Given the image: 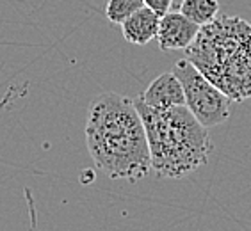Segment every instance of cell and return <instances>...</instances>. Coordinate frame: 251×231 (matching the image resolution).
Instances as JSON below:
<instances>
[{
	"mask_svg": "<svg viewBox=\"0 0 251 231\" xmlns=\"http://www.w3.org/2000/svg\"><path fill=\"white\" fill-rule=\"evenodd\" d=\"M173 73L184 89L185 107L205 128L221 125L230 117L233 101L203 77L191 61L180 59L173 66Z\"/></svg>",
	"mask_w": 251,
	"mask_h": 231,
	"instance_id": "277c9868",
	"label": "cell"
},
{
	"mask_svg": "<svg viewBox=\"0 0 251 231\" xmlns=\"http://www.w3.org/2000/svg\"><path fill=\"white\" fill-rule=\"evenodd\" d=\"M178 11L201 27L219 15V2L218 0H180Z\"/></svg>",
	"mask_w": 251,
	"mask_h": 231,
	"instance_id": "ba28073f",
	"label": "cell"
},
{
	"mask_svg": "<svg viewBox=\"0 0 251 231\" xmlns=\"http://www.w3.org/2000/svg\"><path fill=\"white\" fill-rule=\"evenodd\" d=\"M86 144L93 162L111 180H137L151 171L145 126L134 100L101 92L87 109Z\"/></svg>",
	"mask_w": 251,
	"mask_h": 231,
	"instance_id": "6da1fadb",
	"label": "cell"
},
{
	"mask_svg": "<svg viewBox=\"0 0 251 231\" xmlns=\"http://www.w3.org/2000/svg\"><path fill=\"white\" fill-rule=\"evenodd\" d=\"M143 0H107L105 5V16L111 23L120 25L125 18L135 13V11L143 7Z\"/></svg>",
	"mask_w": 251,
	"mask_h": 231,
	"instance_id": "9c48e42d",
	"label": "cell"
},
{
	"mask_svg": "<svg viewBox=\"0 0 251 231\" xmlns=\"http://www.w3.org/2000/svg\"><path fill=\"white\" fill-rule=\"evenodd\" d=\"M185 59L235 103L251 98V23L218 15L201 25Z\"/></svg>",
	"mask_w": 251,
	"mask_h": 231,
	"instance_id": "7a4b0ae2",
	"label": "cell"
},
{
	"mask_svg": "<svg viewBox=\"0 0 251 231\" xmlns=\"http://www.w3.org/2000/svg\"><path fill=\"white\" fill-rule=\"evenodd\" d=\"M143 4L146 7H150L153 13H157L159 16L166 15L168 11H171V5H173V0H143Z\"/></svg>",
	"mask_w": 251,
	"mask_h": 231,
	"instance_id": "30bf717a",
	"label": "cell"
},
{
	"mask_svg": "<svg viewBox=\"0 0 251 231\" xmlns=\"http://www.w3.org/2000/svg\"><path fill=\"white\" fill-rule=\"evenodd\" d=\"M159 20L160 16L150 9V7H139V9L132 13L128 18L121 22V32L123 38L130 45H137V46H145L155 39L157 30H159Z\"/></svg>",
	"mask_w": 251,
	"mask_h": 231,
	"instance_id": "52a82bcc",
	"label": "cell"
},
{
	"mask_svg": "<svg viewBox=\"0 0 251 231\" xmlns=\"http://www.w3.org/2000/svg\"><path fill=\"white\" fill-rule=\"evenodd\" d=\"M200 25L191 22L180 11H168L160 16L159 30H157V43L159 48L164 52H175V50H185L193 43Z\"/></svg>",
	"mask_w": 251,
	"mask_h": 231,
	"instance_id": "5b68a950",
	"label": "cell"
},
{
	"mask_svg": "<svg viewBox=\"0 0 251 231\" xmlns=\"http://www.w3.org/2000/svg\"><path fill=\"white\" fill-rule=\"evenodd\" d=\"M141 100L146 105L153 109H168L175 105H185V96L182 84L175 73H162L155 78L150 86L146 87V91L141 94Z\"/></svg>",
	"mask_w": 251,
	"mask_h": 231,
	"instance_id": "8992f818",
	"label": "cell"
},
{
	"mask_svg": "<svg viewBox=\"0 0 251 231\" xmlns=\"http://www.w3.org/2000/svg\"><path fill=\"white\" fill-rule=\"evenodd\" d=\"M134 105L145 126L151 169L159 178H184L207 164L212 140L187 107L153 109L139 96Z\"/></svg>",
	"mask_w": 251,
	"mask_h": 231,
	"instance_id": "3957f363",
	"label": "cell"
}]
</instances>
